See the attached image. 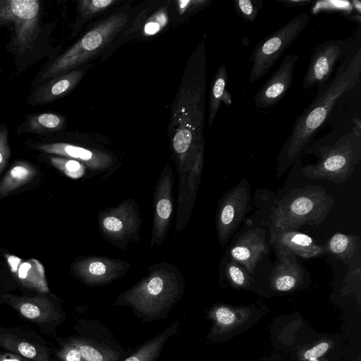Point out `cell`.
Segmentation results:
<instances>
[{"label":"cell","mask_w":361,"mask_h":361,"mask_svg":"<svg viewBox=\"0 0 361 361\" xmlns=\"http://www.w3.org/2000/svg\"><path fill=\"white\" fill-rule=\"evenodd\" d=\"M0 348L33 361H56L54 349L37 333L20 326H0Z\"/></svg>","instance_id":"obj_15"},{"label":"cell","mask_w":361,"mask_h":361,"mask_svg":"<svg viewBox=\"0 0 361 361\" xmlns=\"http://www.w3.org/2000/svg\"><path fill=\"white\" fill-rule=\"evenodd\" d=\"M352 6L355 9V11L357 12L358 15H360L361 11V3L360 1H353L351 2Z\"/></svg>","instance_id":"obj_41"},{"label":"cell","mask_w":361,"mask_h":361,"mask_svg":"<svg viewBox=\"0 0 361 361\" xmlns=\"http://www.w3.org/2000/svg\"><path fill=\"white\" fill-rule=\"evenodd\" d=\"M299 55L285 56L271 78L258 90L254 97L255 106L263 109L279 103L288 92L293 80V71Z\"/></svg>","instance_id":"obj_17"},{"label":"cell","mask_w":361,"mask_h":361,"mask_svg":"<svg viewBox=\"0 0 361 361\" xmlns=\"http://www.w3.org/2000/svg\"><path fill=\"white\" fill-rule=\"evenodd\" d=\"M185 289L180 269L169 262H158L148 267L143 278L121 292L114 305L130 308L143 323L162 320L183 298Z\"/></svg>","instance_id":"obj_3"},{"label":"cell","mask_w":361,"mask_h":361,"mask_svg":"<svg viewBox=\"0 0 361 361\" xmlns=\"http://www.w3.org/2000/svg\"><path fill=\"white\" fill-rule=\"evenodd\" d=\"M0 361H33L20 355L4 351L0 352Z\"/></svg>","instance_id":"obj_39"},{"label":"cell","mask_w":361,"mask_h":361,"mask_svg":"<svg viewBox=\"0 0 361 361\" xmlns=\"http://www.w3.org/2000/svg\"><path fill=\"white\" fill-rule=\"evenodd\" d=\"M128 15L116 13L89 30L80 40L56 58L35 79L47 81L56 75L75 69L101 51L125 26Z\"/></svg>","instance_id":"obj_6"},{"label":"cell","mask_w":361,"mask_h":361,"mask_svg":"<svg viewBox=\"0 0 361 361\" xmlns=\"http://www.w3.org/2000/svg\"><path fill=\"white\" fill-rule=\"evenodd\" d=\"M44 153L69 158L84 164L87 170V178L109 177L118 167V159L111 152L65 142H39L32 145Z\"/></svg>","instance_id":"obj_12"},{"label":"cell","mask_w":361,"mask_h":361,"mask_svg":"<svg viewBox=\"0 0 361 361\" xmlns=\"http://www.w3.org/2000/svg\"><path fill=\"white\" fill-rule=\"evenodd\" d=\"M66 126V118L52 112L30 114L16 128V133L48 135L61 130Z\"/></svg>","instance_id":"obj_25"},{"label":"cell","mask_w":361,"mask_h":361,"mask_svg":"<svg viewBox=\"0 0 361 361\" xmlns=\"http://www.w3.org/2000/svg\"><path fill=\"white\" fill-rule=\"evenodd\" d=\"M249 202L246 187H235L223 200L216 216L219 244L224 246L243 218Z\"/></svg>","instance_id":"obj_18"},{"label":"cell","mask_w":361,"mask_h":361,"mask_svg":"<svg viewBox=\"0 0 361 361\" xmlns=\"http://www.w3.org/2000/svg\"><path fill=\"white\" fill-rule=\"evenodd\" d=\"M75 334L66 338L86 361H123L133 350L126 349L111 331L94 319H80L73 327Z\"/></svg>","instance_id":"obj_8"},{"label":"cell","mask_w":361,"mask_h":361,"mask_svg":"<svg viewBox=\"0 0 361 361\" xmlns=\"http://www.w3.org/2000/svg\"><path fill=\"white\" fill-rule=\"evenodd\" d=\"M36 175L37 169L33 165L26 161H16L0 182V197L25 185Z\"/></svg>","instance_id":"obj_27"},{"label":"cell","mask_w":361,"mask_h":361,"mask_svg":"<svg viewBox=\"0 0 361 361\" xmlns=\"http://www.w3.org/2000/svg\"><path fill=\"white\" fill-rule=\"evenodd\" d=\"M215 317L219 323L224 325L231 324L235 319L233 313L226 307L217 309L215 312Z\"/></svg>","instance_id":"obj_38"},{"label":"cell","mask_w":361,"mask_h":361,"mask_svg":"<svg viewBox=\"0 0 361 361\" xmlns=\"http://www.w3.org/2000/svg\"><path fill=\"white\" fill-rule=\"evenodd\" d=\"M11 152L8 142V130L6 123L0 124V174L8 163Z\"/></svg>","instance_id":"obj_33"},{"label":"cell","mask_w":361,"mask_h":361,"mask_svg":"<svg viewBox=\"0 0 361 361\" xmlns=\"http://www.w3.org/2000/svg\"><path fill=\"white\" fill-rule=\"evenodd\" d=\"M279 2L281 3L285 6H305L311 4L312 1L310 0H281Z\"/></svg>","instance_id":"obj_40"},{"label":"cell","mask_w":361,"mask_h":361,"mask_svg":"<svg viewBox=\"0 0 361 361\" xmlns=\"http://www.w3.org/2000/svg\"><path fill=\"white\" fill-rule=\"evenodd\" d=\"M211 1L208 0H188L176 1L178 11L179 14H183L187 11H192L209 4Z\"/></svg>","instance_id":"obj_36"},{"label":"cell","mask_w":361,"mask_h":361,"mask_svg":"<svg viewBox=\"0 0 361 361\" xmlns=\"http://www.w3.org/2000/svg\"><path fill=\"white\" fill-rule=\"evenodd\" d=\"M361 49L326 83L318 87L312 102L293 123L292 132L279 155V167L285 170L295 161L327 119L337 100L359 82Z\"/></svg>","instance_id":"obj_2"},{"label":"cell","mask_w":361,"mask_h":361,"mask_svg":"<svg viewBox=\"0 0 361 361\" xmlns=\"http://www.w3.org/2000/svg\"><path fill=\"white\" fill-rule=\"evenodd\" d=\"M7 263L16 280L26 288L38 293H49L44 267L38 260H23L18 257L6 255Z\"/></svg>","instance_id":"obj_21"},{"label":"cell","mask_w":361,"mask_h":361,"mask_svg":"<svg viewBox=\"0 0 361 361\" xmlns=\"http://www.w3.org/2000/svg\"><path fill=\"white\" fill-rule=\"evenodd\" d=\"M310 20L304 13L293 18L276 31L262 39L251 54L249 82L252 83L266 74L282 54L299 37Z\"/></svg>","instance_id":"obj_10"},{"label":"cell","mask_w":361,"mask_h":361,"mask_svg":"<svg viewBox=\"0 0 361 361\" xmlns=\"http://www.w3.org/2000/svg\"><path fill=\"white\" fill-rule=\"evenodd\" d=\"M228 73L226 66L221 65L214 74L210 86L209 97V126H212L222 102L232 104L231 93L227 90Z\"/></svg>","instance_id":"obj_26"},{"label":"cell","mask_w":361,"mask_h":361,"mask_svg":"<svg viewBox=\"0 0 361 361\" xmlns=\"http://www.w3.org/2000/svg\"><path fill=\"white\" fill-rule=\"evenodd\" d=\"M359 247L360 238L358 236L337 233L322 246V249L323 253H331L346 263Z\"/></svg>","instance_id":"obj_28"},{"label":"cell","mask_w":361,"mask_h":361,"mask_svg":"<svg viewBox=\"0 0 361 361\" xmlns=\"http://www.w3.org/2000/svg\"><path fill=\"white\" fill-rule=\"evenodd\" d=\"M206 92L204 41L192 52L171 108L169 127L174 160L204 157Z\"/></svg>","instance_id":"obj_1"},{"label":"cell","mask_w":361,"mask_h":361,"mask_svg":"<svg viewBox=\"0 0 361 361\" xmlns=\"http://www.w3.org/2000/svg\"><path fill=\"white\" fill-rule=\"evenodd\" d=\"M345 46V41L331 39L315 49L303 78L304 90L314 85H322L330 80L334 66L342 57Z\"/></svg>","instance_id":"obj_16"},{"label":"cell","mask_w":361,"mask_h":361,"mask_svg":"<svg viewBox=\"0 0 361 361\" xmlns=\"http://www.w3.org/2000/svg\"><path fill=\"white\" fill-rule=\"evenodd\" d=\"M38 0H0V26L11 25L13 35L7 50L15 56L16 67L23 71L26 59L34 54L45 37Z\"/></svg>","instance_id":"obj_4"},{"label":"cell","mask_w":361,"mask_h":361,"mask_svg":"<svg viewBox=\"0 0 361 361\" xmlns=\"http://www.w3.org/2000/svg\"><path fill=\"white\" fill-rule=\"evenodd\" d=\"M350 131L334 145L321 149L318 162L303 166L302 174L308 178L329 180L335 183L345 181L361 159L360 120L356 119Z\"/></svg>","instance_id":"obj_7"},{"label":"cell","mask_w":361,"mask_h":361,"mask_svg":"<svg viewBox=\"0 0 361 361\" xmlns=\"http://www.w3.org/2000/svg\"><path fill=\"white\" fill-rule=\"evenodd\" d=\"M167 23V16L165 12H159L152 17L151 20L145 25V33L149 35L159 32Z\"/></svg>","instance_id":"obj_35"},{"label":"cell","mask_w":361,"mask_h":361,"mask_svg":"<svg viewBox=\"0 0 361 361\" xmlns=\"http://www.w3.org/2000/svg\"><path fill=\"white\" fill-rule=\"evenodd\" d=\"M132 264L106 256H80L71 265L72 275L89 287L106 286L124 276Z\"/></svg>","instance_id":"obj_13"},{"label":"cell","mask_w":361,"mask_h":361,"mask_svg":"<svg viewBox=\"0 0 361 361\" xmlns=\"http://www.w3.org/2000/svg\"><path fill=\"white\" fill-rule=\"evenodd\" d=\"M226 271L231 281L238 286H243L249 278L247 271L233 261L226 265Z\"/></svg>","instance_id":"obj_34"},{"label":"cell","mask_w":361,"mask_h":361,"mask_svg":"<svg viewBox=\"0 0 361 361\" xmlns=\"http://www.w3.org/2000/svg\"><path fill=\"white\" fill-rule=\"evenodd\" d=\"M1 304L9 306L47 334H55L57 328L66 319L61 300L52 295H47V293L32 296L0 293Z\"/></svg>","instance_id":"obj_11"},{"label":"cell","mask_w":361,"mask_h":361,"mask_svg":"<svg viewBox=\"0 0 361 361\" xmlns=\"http://www.w3.org/2000/svg\"><path fill=\"white\" fill-rule=\"evenodd\" d=\"M49 161L55 168L71 178L78 179L87 176L85 165L75 159L51 155Z\"/></svg>","instance_id":"obj_29"},{"label":"cell","mask_w":361,"mask_h":361,"mask_svg":"<svg viewBox=\"0 0 361 361\" xmlns=\"http://www.w3.org/2000/svg\"><path fill=\"white\" fill-rule=\"evenodd\" d=\"M59 347L54 349L56 361H86L79 350L66 338H57Z\"/></svg>","instance_id":"obj_30"},{"label":"cell","mask_w":361,"mask_h":361,"mask_svg":"<svg viewBox=\"0 0 361 361\" xmlns=\"http://www.w3.org/2000/svg\"><path fill=\"white\" fill-rule=\"evenodd\" d=\"M270 242L276 250H283L303 258H312L323 254L322 246L305 233L294 230L278 232L271 236Z\"/></svg>","instance_id":"obj_22"},{"label":"cell","mask_w":361,"mask_h":361,"mask_svg":"<svg viewBox=\"0 0 361 361\" xmlns=\"http://www.w3.org/2000/svg\"><path fill=\"white\" fill-rule=\"evenodd\" d=\"M329 348L327 343H321L312 348L307 350L305 353V358L310 361H314L324 355Z\"/></svg>","instance_id":"obj_37"},{"label":"cell","mask_w":361,"mask_h":361,"mask_svg":"<svg viewBox=\"0 0 361 361\" xmlns=\"http://www.w3.org/2000/svg\"><path fill=\"white\" fill-rule=\"evenodd\" d=\"M84 74V70L75 68L47 80L32 91L27 104L42 105L65 97L78 85Z\"/></svg>","instance_id":"obj_20"},{"label":"cell","mask_w":361,"mask_h":361,"mask_svg":"<svg viewBox=\"0 0 361 361\" xmlns=\"http://www.w3.org/2000/svg\"><path fill=\"white\" fill-rule=\"evenodd\" d=\"M179 326L180 322L176 321L153 338L134 348L123 361H159L165 344L178 334Z\"/></svg>","instance_id":"obj_24"},{"label":"cell","mask_w":361,"mask_h":361,"mask_svg":"<svg viewBox=\"0 0 361 361\" xmlns=\"http://www.w3.org/2000/svg\"><path fill=\"white\" fill-rule=\"evenodd\" d=\"M173 170L167 165L161 172L154 188L151 247L161 245L168 234L173 214Z\"/></svg>","instance_id":"obj_14"},{"label":"cell","mask_w":361,"mask_h":361,"mask_svg":"<svg viewBox=\"0 0 361 361\" xmlns=\"http://www.w3.org/2000/svg\"><path fill=\"white\" fill-rule=\"evenodd\" d=\"M334 200L324 188L307 185L284 196L270 216L271 236L304 225H318L331 211Z\"/></svg>","instance_id":"obj_5"},{"label":"cell","mask_w":361,"mask_h":361,"mask_svg":"<svg viewBox=\"0 0 361 361\" xmlns=\"http://www.w3.org/2000/svg\"><path fill=\"white\" fill-rule=\"evenodd\" d=\"M267 251L264 231L255 228L245 232L238 239L230 250V255L233 262L252 274Z\"/></svg>","instance_id":"obj_19"},{"label":"cell","mask_w":361,"mask_h":361,"mask_svg":"<svg viewBox=\"0 0 361 361\" xmlns=\"http://www.w3.org/2000/svg\"><path fill=\"white\" fill-rule=\"evenodd\" d=\"M279 263L272 272L271 283L280 291L293 288L302 279L303 270L296 255L283 250H277Z\"/></svg>","instance_id":"obj_23"},{"label":"cell","mask_w":361,"mask_h":361,"mask_svg":"<svg viewBox=\"0 0 361 361\" xmlns=\"http://www.w3.org/2000/svg\"><path fill=\"white\" fill-rule=\"evenodd\" d=\"M115 0H82L78 1L79 13L85 18H90L105 11L115 4Z\"/></svg>","instance_id":"obj_32"},{"label":"cell","mask_w":361,"mask_h":361,"mask_svg":"<svg viewBox=\"0 0 361 361\" xmlns=\"http://www.w3.org/2000/svg\"><path fill=\"white\" fill-rule=\"evenodd\" d=\"M263 6L262 0H235L234 8L245 21L253 23Z\"/></svg>","instance_id":"obj_31"},{"label":"cell","mask_w":361,"mask_h":361,"mask_svg":"<svg viewBox=\"0 0 361 361\" xmlns=\"http://www.w3.org/2000/svg\"><path fill=\"white\" fill-rule=\"evenodd\" d=\"M97 219L100 235L113 246L126 250L130 242H140L142 221L134 199L128 198L115 207L99 210Z\"/></svg>","instance_id":"obj_9"}]
</instances>
